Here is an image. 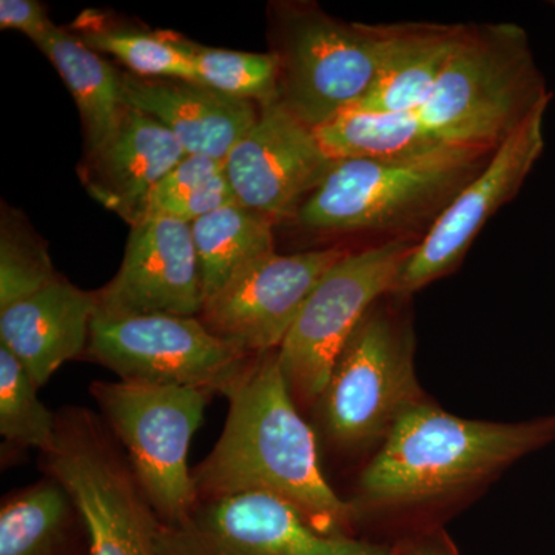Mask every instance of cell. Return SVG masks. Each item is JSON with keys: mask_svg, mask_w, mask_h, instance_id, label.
Instances as JSON below:
<instances>
[{"mask_svg": "<svg viewBox=\"0 0 555 555\" xmlns=\"http://www.w3.org/2000/svg\"><path fill=\"white\" fill-rule=\"evenodd\" d=\"M276 352L251 357L225 392L224 429L192 473L199 502L275 496L321 534L361 539L356 509L321 470L315 433L299 414Z\"/></svg>", "mask_w": 555, "mask_h": 555, "instance_id": "1", "label": "cell"}, {"mask_svg": "<svg viewBox=\"0 0 555 555\" xmlns=\"http://www.w3.org/2000/svg\"><path fill=\"white\" fill-rule=\"evenodd\" d=\"M555 441V415L520 423L449 414L434 401L401 416L357 481L350 505L366 521L398 520L499 476Z\"/></svg>", "mask_w": 555, "mask_h": 555, "instance_id": "2", "label": "cell"}, {"mask_svg": "<svg viewBox=\"0 0 555 555\" xmlns=\"http://www.w3.org/2000/svg\"><path fill=\"white\" fill-rule=\"evenodd\" d=\"M494 150L454 144L400 158L334 160L294 221L315 235L415 236V229L430 228Z\"/></svg>", "mask_w": 555, "mask_h": 555, "instance_id": "3", "label": "cell"}, {"mask_svg": "<svg viewBox=\"0 0 555 555\" xmlns=\"http://www.w3.org/2000/svg\"><path fill=\"white\" fill-rule=\"evenodd\" d=\"M547 102L551 93L524 28L463 25L447 67L414 113L438 144L496 149Z\"/></svg>", "mask_w": 555, "mask_h": 555, "instance_id": "4", "label": "cell"}, {"mask_svg": "<svg viewBox=\"0 0 555 555\" xmlns=\"http://www.w3.org/2000/svg\"><path fill=\"white\" fill-rule=\"evenodd\" d=\"M403 299L389 294L369 309L313 404L321 436L343 454L382 447L401 416L427 400Z\"/></svg>", "mask_w": 555, "mask_h": 555, "instance_id": "5", "label": "cell"}, {"mask_svg": "<svg viewBox=\"0 0 555 555\" xmlns=\"http://www.w3.org/2000/svg\"><path fill=\"white\" fill-rule=\"evenodd\" d=\"M387 25L345 22L317 3L273 7L280 102L313 130L366 98L385 53Z\"/></svg>", "mask_w": 555, "mask_h": 555, "instance_id": "6", "label": "cell"}, {"mask_svg": "<svg viewBox=\"0 0 555 555\" xmlns=\"http://www.w3.org/2000/svg\"><path fill=\"white\" fill-rule=\"evenodd\" d=\"M90 396L160 524L179 525L192 516L199 496L189 449L214 393L118 379L94 382Z\"/></svg>", "mask_w": 555, "mask_h": 555, "instance_id": "7", "label": "cell"}, {"mask_svg": "<svg viewBox=\"0 0 555 555\" xmlns=\"http://www.w3.org/2000/svg\"><path fill=\"white\" fill-rule=\"evenodd\" d=\"M40 455L46 476L79 507L91 555H158L159 518L100 414L62 409L53 444Z\"/></svg>", "mask_w": 555, "mask_h": 555, "instance_id": "8", "label": "cell"}, {"mask_svg": "<svg viewBox=\"0 0 555 555\" xmlns=\"http://www.w3.org/2000/svg\"><path fill=\"white\" fill-rule=\"evenodd\" d=\"M418 240L404 236L349 251L313 288L276 352L298 408L317 403L347 339L369 309L392 294Z\"/></svg>", "mask_w": 555, "mask_h": 555, "instance_id": "9", "label": "cell"}, {"mask_svg": "<svg viewBox=\"0 0 555 555\" xmlns=\"http://www.w3.org/2000/svg\"><path fill=\"white\" fill-rule=\"evenodd\" d=\"M91 361L141 385L196 387L225 396L240 378L250 353L211 334L199 317H94Z\"/></svg>", "mask_w": 555, "mask_h": 555, "instance_id": "10", "label": "cell"}, {"mask_svg": "<svg viewBox=\"0 0 555 555\" xmlns=\"http://www.w3.org/2000/svg\"><path fill=\"white\" fill-rule=\"evenodd\" d=\"M158 555H393L392 545L321 534L275 496L199 502L182 524H160Z\"/></svg>", "mask_w": 555, "mask_h": 555, "instance_id": "11", "label": "cell"}, {"mask_svg": "<svg viewBox=\"0 0 555 555\" xmlns=\"http://www.w3.org/2000/svg\"><path fill=\"white\" fill-rule=\"evenodd\" d=\"M547 105L550 102L535 108L503 139L483 169L456 193L425 235L420 236L400 270L392 295L411 297L454 272L489 219L516 198L545 149L543 124Z\"/></svg>", "mask_w": 555, "mask_h": 555, "instance_id": "12", "label": "cell"}, {"mask_svg": "<svg viewBox=\"0 0 555 555\" xmlns=\"http://www.w3.org/2000/svg\"><path fill=\"white\" fill-rule=\"evenodd\" d=\"M349 251L343 247L292 255L275 251L204 302L199 320L211 334L250 356L276 352L313 288Z\"/></svg>", "mask_w": 555, "mask_h": 555, "instance_id": "13", "label": "cell"}, {"mask_svg": "<svg viewBox=\"0 0 555 555\" xmlns=\"http://www.w3.org/2000/svg\"><path fill=\"white\" fill-rule=\"evenodd\" d=\"M332 164L315 130L276 101L230 152L225 175L240 204L278 222L295 218Z\"/></svg>", "mask_w": 555, "mask_h": 555, "instance_id": "14", "label": "cell"}, {"mask_svg": "<svg viewBox=\"0 0 555 555\" xmlns=\"http://www.w3.org/2000/svg\"><path fill=\"white\" fill-rule=\"evenodd\" d=\"M96 295L101 317H199L204 294L192 225L171 218L131 225L122 264Z\"/></svg>", "mask_w": 555, "mask_h": 555, "instance_id": "15", "label": "cell"}, {"mask_svg": "<svg viewBox=\"0 0 555 555\" xmlns=\"http://www.w3.org/2000/svg\"><path fill=\"white\" fill-rule=\"evenodd\" d=\"M185 155L163 124L127 105L112 137L87 155L80 177L94 199L134 225L153 190Z\"/></svg>", "mask_w": 555, "mask_h": 555, "instance_id": "16", "label": "cell"}, {"mask_svg": "<svg viewBox=\"0 0 555 555\" xmlns=\"http://www.w3.org/2000/svg\"><path fill=\"white\" fill-rule=\"evenodd\" d=\"M124 101L163 124L188 155L228 159L257 124L261 107L193 80L153 79L120 73Z\"/></svg>", "mask_w": 555, "mask_h": 555, "instance_id": "17", "label": "cell"}, {"mask_svg": "<svg viewBox=\"0 0 555 555\" xmlns=\"http://www.w3.org/2000/svg\"><path fill=\"white\" fill-rule=\"evenodd\" d=\"M96 313V292L60 278L0 310V345L21 361L40 389L62 364L86 353Z\"/></svg>", "mask_w": 555, "mask_h": 555, "instance_id": "18", "label": "cell"}, {"mask_svg": "<svg viewBox=\"0 0 555 555\" xmlns=\"http://www.w3.org/2000/svg\"><path fill=\"white\" fill-rule=\"evenodd\" d=\"M462 24L387 25L377 78L357 112L400 113L422 107L447 67Z\"/></svg>", "mask_w": 555, "mask_h": 555, "instance_id": "19", "label": "cell"}, {"mask_svg": "<svg viewBox=\"0 0 555 555\" xmlns=\"http://www.w3.org/2000/svg\"><path fill=\"white\" fill-rule=\"evenodd\" d=\"M0 555H91L86 520L56 478L46 476L3 499Z\"/></svg>", "mask_w": 555, "mask_h": 555, "instance_id": "20", "label": "cell"}, {"mask_svg": "<svg viewBox=\"0 0 555 555\" xmlns=\"http://www.w3.org/2000/svg\"><path fill=\"white\" fill-rule=\"evenodd\" d=\"M36 46L60 73L78 105L89 152L100 149L126 112L120 73L82 39L51 25Z\"/></svg>", "mask_w": 555, "mask_h": 555, "instance_id": "21", "label": "cell"}, {"mask_svg": "<svg viewBox=\"0 0 555 555\" xmlns=\"http://www.w3.org/2000/svg\"><path fill=\"white\" fill-rule=\"evenodd\" d=\"M275 221L233 203L192 224L204 302L217 297L244 270L275 254Z\"/></svg>", "mask_w": 555, "mask_h": 555, "instance_id": "22", "label": "cell"}, {"mask_svg": "<svg viewBox=\"0 0 555 555\" xmlns=\"http://www.w3.org/2000/svg\"><path fill=\"white\" fill-rule=\"evenodd\" d=\"M315 133L321 147L334 160L400 158L443 147L414 112L347 109L318 127Z\"/></svg>", "mask_w": 555, "mask_h": 555, "instance_id": "23", "label": "cell"}, {"mask_svg": "<svg viewBox=\"0 0 555 555\" xmlns=\"http://www.w3.org/2000/svg\"><path fill=\"white\" fill-rule=\"evenodd\" d=\"M175 42L188 54L195 82L235 100L262 105L280 101V62L275 54L210 49L173 33Z\"/></svg>", "mask_w": 555, "mask_h": 555, "instance_id": "24", "label": "cell"}, {"mask_svg": "<svg viewBox=\"0 0 555 555\" xmlns=\"http://www.w3.org/2000/svg\"><path fill=\"white\" fill-rule=\"evenodd\" d=\"M82 40L98 53L112 54L141 78L195 82L192 62L179 49L171 31L105 27L102 22L90 20L82 25Z\"/></svg>", "mask_w": 555, "mask_h": 555, "instance_id": "25", "label": "cell"}, {"mask_svg": "<svg viewBox=\"0 0 555 555\" xmlns=\"http://www.w3.org/2000/svg\"><path fill=\"white\" fill-rule=\"evenodd\" d=\"M38 390L21 361L0 345V434L9 443L43 454L56 437L57 414L39 400Z\"/></svg>", "mask_w": 555, "mask_h": 555, "instance_id": "26", "label": "cell"}, {"mask_svg": "<svg viewBox=\"0 0 555 555\" xmlns=\"http://www.w3.org/2000/svg\"><path fill=\"white\" fill-rule=\"evenodd\" d=\"M46 244L17 217L2 218L0 233V310L38 294L60 280Z\"/></svg>", "mask_w": 555, "mask_h": 555, "instance_id": "27", "label": "cell"}, {"mask_svg": "<svg viewBox=\"0 0 555 555\" xmlns=\"http://www.w3.org/2000/svg\"><path fill=\"white\" fill-rule=\"evenodd\" d=\"M233 203H238V199L224 171L188 193L150 204L142 219L171 218L192 225L198 219Z\"/></svg>", "mask_w": 555, "mask_h": 555, "instance_id": "28", "label": "cell"}, {"mask_svg": "<svg viewBox=\"0 0 555 555\" xmlns=\"http://www.w3.org/2000/svg\"><path fill=\"white\" fill-rule=\"evenodd\" d=\"M225 171V160L208 158L201 155H185L156 185L147 201L150 204L158 201L173 198V196L188 193L190 190L206 184L207 181ZM145 214V211H144Z\"/></svg>", "mask_w": 555, "mask_h": 555, "instance_id": "29", "label": "cell"}, {"mask_svg": "<svg viewBox=\"0 0 555 555\" xmlns=\"http://www.w3.org/2000/svg\"><path fill=\"white\" fill-rule=\"evenodd\" d=\"M42 3L36 0H2L0 2V28L24 33L38 42L51 28Z\"/></svg>", "mask_w": 555, "mask_h": 555, "instance_id": "30", "label": "cell"}, {"mask_svg": "<svg viewBox=\"0 0 555 555\" xmlns=\"http://www.w3.org/2000/svg\"><path fill=\"white\" fill-rule=\"evenodd\" d=\"M393 555H462L441 526L418 529L392 545Z\"/></svg>", "mask_w": 555, "mask_h": 555, "instance_id": "31", "label": "cell"}]
</instances>
